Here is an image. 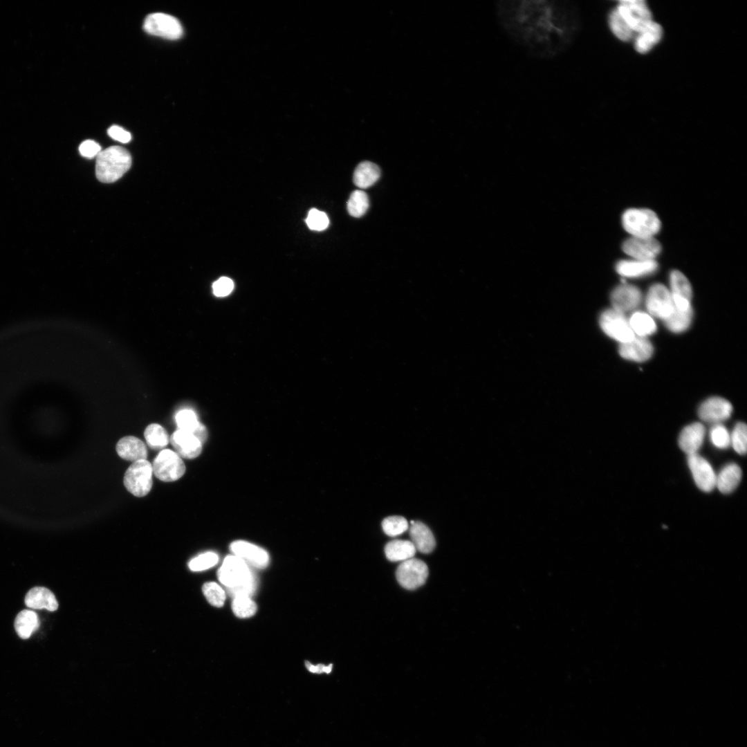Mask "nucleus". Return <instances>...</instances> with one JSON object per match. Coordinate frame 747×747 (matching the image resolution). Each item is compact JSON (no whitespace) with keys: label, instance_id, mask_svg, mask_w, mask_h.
I'll return each mask as SVG.
<instances>
[{"label":"nucleus","instance_id":"f257e3e1","mask_svg":"<svg viewBox=\"0 0 747 747\" xmlns=\"http://www.w3.org/2000/svg\"><path fill=\"white\" fill-rule=\"evenodd\" d=\"M496 13L511 39L542 58L567 49L580 27L579 10L569 1H499Z\"/></svg>","mask_w":747,"mask_h":747},{"label":"nucleus","instance_id":"f03ea898","mask_svg":"<svg viewBox=\"0 0 747 747\" xmlns=\"http://www.w3.org/2000/svg\"><path fill=\"white\" fill-rule=\"evenodd\" d=\"M217 576L234 596L251 597L255 591L256 580L248 565L240 557L227 556L217 572Z\"/></svg>","mask_w":747,"mask_h":747},{"label":"nucleus","instance_id":"7ed1b4c3","mask_svg":"<svg viewBox=\"0 0 747 747\" xmlns=\"http://www.w3.org/2000/svg\"><path fill=\"white\" fill-rule=\"evenodd\" d=\"M129 152L120 146L109 147L96 156L95 174L102 183H113L121 178L131 165Z\"/></svg>","mask_w":747,"mask_h":747},{"label":"nucleus","instance_id":"20e7f679","mask_svg":"<svg viewBox=\"0 0 747 747\" xmlns=\"http://www.w3.org/2000/svg\"><path fill=\"white\" fill-rule=\"evenodd\" d=\"M624 229L631 235L637 237H654L661 227L657 214L646 208H630L622 216Z\"/></svg>","mask_w":747,"mask_h":747},{"label":"nucleus","instance_id":"39448f33","mask_svg":"<svg viewBox=\"0 0 747 747\" xmlns=\"http://www.w3.org/2000/svg\"><path fill=\"white\" fill-rule=\"evenodd\" d=\"M152 465L147 460L134 461L125 472L124 485L134 496L144 497L149 492L152 487Z\"/></svg>","mask_w":747,"mask_h":747},{"label":"nucleus","instance_id":"423d86ee","mask_svg":"<svg viewBox=\"0 0 747 747\" xmlns=\"http://www.w3.org/2000/svg\"><path fill=\"white\" fill-rule=\"evenodd\" d=\"M151 465L156 477L165 482L178 480L185 472V465L181 457L169 449L160 451Z\"/></svg>","mask_w":747,"mask_h":747},{"label":"nucleus","instance_id":"0eeeda50","mask_svg":"<svg viewBox=\"0 0 747 747\" xmlns=\"http://www.w3.org/2000/svg\"><path fill=\"white\" fill-rule=\"evenodd\" d=\"M599 324L605 333L620 344L631 340L635 336L625 314L613 308L602 313Z\"/></svg>","mask_w":747,"mask_h":747},{"label":"nucleus","instance_id":"6e6552de","mask_svg":"<svg viewBox=\"0 0 747 747\" xmlns=\"http://www.w3.org/2000/svg\"><path fill=\"white\" fill-rule=\"evenodd\" d=\"M616 9L635 34L653 21L651 11L643 0L620 1Z\"/></svg>","mask_w":747,"mask_h":747},{"label":"nucleus","instance_id":"1a4fd4ad","mask_svg":"<svg viewBox=\"0 0 747 747\" xmlns=\"http://www.w3.org/2000/svg\"><path fill=\"white\" fill-rule=\"evenodd\" d=\"M144 30L149 34L169 39H179L183 27L174 17L162 12L149 15L145 19Z\"/></svg>","mask_w":747,"mask_h":747},{"label":"nucleus","instance_id":"9d476101","mask_svg":"<svg viewBox=\"0 0 747 747\" xmlns=\"http://www.w3.org/2000/svg\"><path fill=\"white\" fill-rule=\"evenodd\" d=\"M396 576L403 587L413 590L425 584L428 576V568L422 560L412 557L400 563Z\"/></svg>","mask_w":747,"mask_h":747},{"label":"nucleus","instance_id":"9b49d317","mask_svg":"<svg viewBox=\"0 0 747 747\" xmlns=\"http://www.w3.org/2000/svg\"><path fill=\"white\" fill-rule=\"evenodd\" d=\"M645 305L652 315L663 320L669 317L674 308L670 291L661 284H655L649 288Z\"/></svg>","mask_w":747,"mask_h":747},{"label":"nucleus","instance_id":"f8f14e48","mask_svg":"<svg viewBox=\"0 0 747 747\" xmlns=\"http://www.w3.org/2000/svg\"><path fill=\"white\" fill-rule=\"evenodd\" d=\"M688 465L697 487L703 492L715 488L716 473L711 464L698 453L688 455Z\"/></svg>","mask_w":747,"mask_h":747},{"label":"nucleus","instance_id":"ddd939ff","mask_svg":"<svg viewBox=\"0 0 747 747\" xmlns=\"http://www.w3.org/2000/svg\"><path fill=\"white\" fill-rule=\"evenodd\" d=\"M622 250L634 259L655 260L661 246L654 237H631L623 243Z\"/></svg>","mask_w":747,"mask_h":747},{"label":"nucleus","instance_id":"4468645a","mask_svg":"<svg viewBox=\"0 0 747 747\" xmlns=\"http://www.w3.org/2000/svg\"><path fill=\"white\" fill-rule=\"evenodd\" d=\"M732 406L725 398L713 396L703 401L699 407V418L709 423L720 424L731 416Z\"/></svg>","mask_w":747,"mask_h":747},{"label":"nucleus","instance_id":"2eb2a0df","mask_svg":"<svg viewBox=\"0 0 747 747\" xmlns=\"http://www.w3.org/2000/svg\"><path fill=\"white\" fill-rule=\"evenodd\" d=\"M641 299L640 289L626 282L616 287L611 293L613 308L624 314L638 307Z\"/></svg>","mask_w":747,"mask_h":747},{"label":"nucleus","instance_id":"dca6fc26","mask_svg":"<svg viewBox=\"0 0 747 747\" xmlns=\"http://www.w3.org/2000/svg\"><path fill=\"white\" fill-rule=\"evenodd\" d=\"M230 549L234 555L255 568L264 569L269 563L268 553L252 543L243 540L234 541L230 544Z\"/></svg>","mask_w":747,"mask_h":747},{"label":"nucleus","instance_id":"f3484780","mask_svg":"<svg viewBox=\"0 0 747 747\" xmlns=\"http://www.w3.org/2000/svg\"><path fill=\"white\" fill-rule=\"evenodd\" d=\"M169 440L175 452L181 458L194 459L199 456L202 451V443L190 432L177 430Z\"/></svg>","mask_w":747,"mask_h":747},{"label":"nucleus","instance_id":"a211bd4d","mask_svg":"<svg viewBox=\"0 0 747 747\" xmlns=\"http://www.w3.org/2000/svg\"><path fill=\"white\" fill-rule=\"evenodd\" d=\"M706 435L704 425L698 422L685 426L679 436V445L688 455L697 454L703 445Z\"/></svg>","mask_w":747,"mask_h":747},{"label":"nucleus","instance_id":"6ab92c4d","mask_svg":"<svg viewBox=\"0 0 747 747\" xmlns=\"http://www.w3.org/2000/svg\"><path fill=\"white\" fill-rule=\"evenodd\" d=\"M653 350V346L648 339L634 336L631 340L621 343L618 351L620 356L625 359L643 362L650 358Z\"/></svg>","mask_w":747,"mask_h":747},{"label":"nucleus","instance_id":"aec40b11","mask_svg":"<svg viewBox=\"0 0 747 747\" xmlns=\"http://www.w3.org/2000/svg\"><path fill=\"white\" fill-rule=\"evenodd\" d=\"M658 268L655 260L628 259L619 261L616 265L618 274L625 277H638L654 273Z\"/></svg>","mask_w":747,"mask_h":747},{"label":"nucleus","instance_id":"412c9836","mask_svg":"<svg viewBox=\"0 0 747 747\" xmlns=\"http://www.w3.org/2000/svg\"><path fill=\"white\" fill-rule=\"evenodd\" d=\"M118 454L123 459L132 462L146 459L147 450L145 444L136 436H124L116 445Z\"/></svg>","mask_w":747,"mask_h":747},{"label":"nucleus","instance_id":"4be33fe9","mask_svg":"<svg viewBox=\"0 0 747 747\" xmlns=\"http://www.w3.org/2000/svg\"><path fill=\"white\" fill-rule=\"evenodd\" d=\"M24 602L31 609H46L54 611L58 608V602L53 593L44 587H35L29 590Z\"/></svg>","mask_w":747,"mask_h":747},{"label":"nucleus","instance_id":"5701e85b","mask_svg":"<svg viewBox=\"0 0 747 747\" xmlns=\"http://www.w3.org/2000/svg\"><path fill=\"white\" fill-rule=\"evenodd\" d=\"M409 535L416 549L423 553L432 552L436 541L431 530L421 522L411 521Z\"/></svg>","mask_w":747,"mask_h":747},{"label":"nucleus","instance_id":"b1692460","mask_svg":"<svg viewBox=\"0 0 747 747\" xmlns=\"http://www.w3.org/2000/svg\"><path fill=\"white\" fill-rule=\"evenodd\" d=\"M741 476V470L737 464L728 463L716 474L715 487L723 494L730 493L738 486Z\"/></svg>","mask_w":747,"mask_h":747},{"label":"nucleus","instance_id":"393cba45","mask_svg":"<svg viewBox=\"0 0 747 747\" xmlns=\"http://www.w3.org/2000/svg\"><path fill=\"white\" fill-rule=\"evenodd\" d=\"M178 430L192 433L203 444L207 439L208 431L205 425L199 422L196 415L191 409H182L176 415Z\"/></svg>","mask_w":747,"mask_h":747},{"label":"nucleus","instance_id":"a878e982","mask_svg":"<svg viewBox=\"0 0 747 747\" xmlns=\"http://www.w3.org/2000/svg\"><path fill=\"white\" fill-rule=\"evenodd\" d=\"M636 35L635 49L639 53L644 54L649 52L660 42L663 35V29L658 24L652 21L642 31Z\"/></svg>","mask_w":747,"mask_h":747},{"label":"nucleus","instance_id":"bb28decb","mask_svg":"<svg viewBox=\"0 0 747 747\" xmlns=\"http://www.w3.org/2000/svg\"><path fill=\"white\" fill-rule=\"evenodd\" d=\"M416 551V549L413 543L409 540H392L385 547V555L391 562H403L412 558Z\"/></svg>","mask_w":747,"mask_h":747},{"label":"nucleus","instance_id":"cd10ccee","mask_svg":"<svg viewBox=\"0 0 747 747\" xmlns=\"http://www.w3.org/2000/svg\"><path fill=\"white\" fill-rule=\"evenodd\" d=\"M380 170L374 163L369 161L360 163L353 173V183L360 188H367L373 185L380 178Z\"/></svg>","mask_w":747,"mask_h":747},{"label":"nucleus","instance_id":"c85d7f7f","mask_svg":"<svg viewBox=\"0 0 747 747\" xmlns=\"http://www.w3.org/2000/svg\"><path fill=\"white\" fill-rule=\"evenodd\" d=\"M39 627L38 616L32 610L24 609L16 616L15 629L18 636L22 639L30 638Z\"/></svg>","mask_w":747,"mask_h":747},{"label":"nucleus","instance_id":"c756f323","mask_svg":"<svg viewBox=\"0 0 747 747\" xmlns=\"http://www.w3.org/2000/svg\"><path fill=\"white\" fill-rule=\"evenodd\" d=\"M628 320L633 332L638 336L646 338L656 331L654 320L646 313L636 311Z\"/></svg>","mask_w":747,"mask_h":747},{"label":"nucleus","instance_id":"7c9ffc66","mask_svg":"<svg viewBox=\"0 0 747 747\" xmlns=\"http://www.w3.org/2000/svg\"><path fill=\"white\" fill-rule=\"evenodd\" d=\"M692 315V308L688 310H681L674 307L672 314L664 322L670 331L674 333H681L690 326Z\"/></svg>","mask_w":747,"mask_h":747},{"label":"nucleus","instance_id":"2f4dec72","mask_svg":"<svg viewBox=\"0 0 747 747\" xmlns=\"http://www.w3.org/2000/svg\"><path fill=\"white\" fill-rule=\"evenodd\" d=\"M608 21L611 32L619 39L623 42H629L635 37V33L616 8L609 13Z\"/></svg>","mask_w":747,"mask_h":747},{"label":"nucleus","instance_id":"473e14b6","mask_svg":"<svg viewBox=\"0 0 747 747\" xmlns=\"http://www.w3.org/2000/svg\"><path fill=\"white\" fill-rule=\"evenodd\" d=\"M144 436L147 445L154 450L164 448L169 441L165 428L156 423L149 425L145 430Z\"/></svg>","mask_w":747,"mask_h":747},{"label":"nucleus","instance_id":"72a5a7b5","mask_svg":"<svg viewBox=\"0 0 747 747\" xmlns=\"http://www.w3.org/2000/svg\"><path fill=\"white\" fill-rule=\"evenodd\" d=\"M671 294L691 301L692 290L688 278L679 270H673L670 277Z\"/></svg>","mask_w":747,"mask_h":747},{"label":"nucleus","instance_id":"f704fd0d","mask_svg":"<svg viewBox=\"0 0 747 747\" xmlns=\"http://www.w3.org/2000/svg\"><path fill=\"white\" fill-rule=\"evenodd\" d=\"M369 206L367 194L362 190H355L351 193L347 201V210L354 217H360L365 214Z\"/></svg>","mask_w":747,"mask_h":747},{"label":"nucleus","instance_id":"c9c22d12","mask_svg":"<svg viewBox=\"0 0 747 747\" xmlns=\"http://www.w3.org/2000/svg\"><path fill=\"white\" fill-rule=\"evenodd\" d=\"M232 609L236 616L246 618L252 616L257 611V605L250 597L237 596L233 598Z\"/></svg>","mask_w":747,"mask_h":747},{"label":"nucleus","instance_id":"e433bc0d","mask_svg":"<svg viewBox=\"0 0 747 747\" xmlns=\"http://www.w3.org/2000/svg\"><path fill=\"white\" fill-rule=\"evenodd\" d=\"M730 445L739 454L743 455L747 450V428L744 423H737L730 434Z\"/></svg>","mask_w":747,"mask_h":747},{"label":"nucleus","instance_id":"4c0bfd02","mask_svg":"<svg viewBox=\"0 0 747 747\" xmlns=\"http://www.w3.org/2000/svg\"><path fill=\"white\" fill-rule=\"evenodd\" d=\"M382 528L385 534L391 537H395L403 533L408 529V522L402 516H390L383 519Z\"/></svg>","mask_w":747,"mask_h":747},{"label":"nucleus","instance_id":"58836bf2","mask_svg":"<svg viewBox=\"0 0 747 747\" xmlns=\"http://www.w3.org/2000/svg\"><path fill=\"white\" fill-rule=\"evenodd\" d=\"M203 593L210 604L216 607H221L225 600L224 590L216 582H209L203 584Z\"/></svg>","mask_w":747,"mask_h":747},{"label":"nucleus","instance_id":"ea45409f","mask_svg":"<svg viewBox=\"0 0 747 747\" xmlns=\"http://www.w3.org/2000/svg\"><path fill=\"white\" fill-rule=\"evenodd\" d=\"M710 439L712 443L719 449H726L730 445V433L721 423L713 425L711 427Z\"/></svg>","mask_w":747,"mask_h":747},{"label":"nucleus","instance_id":"a19ab883","mask_svg":"<svg viewBox=\"0 0 747 747\" xmlns=\"http://www.w3.org/2000/svg\"><path fill=\"white\" fill-rule=\"evenodd\" d=\"M219 561L216 553L206 552L193 558L189 562V568L193 571H203L214 566Z\"/></svg>","mask_w":747,"mask_h":747},{"label":"nucleus","instance_id":"79ce46f5","mask_svg":"<svg viewBox=\"0 0 747 747\" xmlns=\"http://www.w3.org/2000/svg\"><path fill=\"white\" fill-rule=\"evenodd\" d=\"M306 223L311 230L321 231L328 227L329 221L324 212L313 208L309 210Z\"/></svg>","mask_w":747,"mask_h":747},{"label":"nucleus","instance_id":"37998d69","mask_svg":"<svg viewBox=\"0 0 747 747\" xmlns=\"http://www.w3.org/2000/svg\"><path fill=\"white\" fill-rule=\"evenodd\" d=\"M234 288L232 280L226 277H222L214 282L212 285L214 294L217 297H224L229 295Z\"/></svg>","mask_w":747,"mask_h":747},{"label":"nucleus","instance_id":"c03bdc74","mask_svg":"<svg viewBox=\"0 0 747 747\" xmlns=\"http://www.w3.org/2000/svg\"><path fill=\"white\" fill-rule=\"evenodd\" d=\"M81 155L87 158L96 157L102 151L98 143L92 140H86L81 143L79 147Z\"/></svg>","mask_w":747,"mask_h":747},{"label":"nucleus","instance_id":"a18cd8bd","mask_svg":"<svg viewBox=\"0 0 747 747\" xmlns=\"http://www.w3.org/2000/svg\"><path fill=\"white\" fill-rule=\"evenodd\" d=\"M107 132L111 138L122 143H127L131 139V133L118 125L110 127Z\"/></svg>","mask_w":747,"mask_h":747},{"label":"nucleus","instance_id":"49530a36","mask_svg":"<svg viewBox=\"0 0 747 747\" xmlns=\"http://www.w3.org/2000/svg\"><path fill=\"white\" fill-rule=\"evenodd\" d=\"M305 664H306V667H307V669L310 672H311L313 673H317V674H320V673H323V672L329 674V673H330L331 672L332 667H333L332 664H330L328 666H325V665H324L322 664H318L317 665H313V664H311V663H309L308 661H306Z\"/></svg>","mask_w":747,"mask_h":747}]
</instances>
